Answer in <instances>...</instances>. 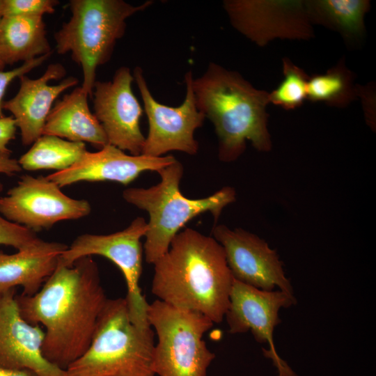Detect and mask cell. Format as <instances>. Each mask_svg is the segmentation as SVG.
<instances>
[{
  "label": "cell",
  "mask_w": 376,
  "mask_h": 376,
  "mask_svg": "<svg viewBox=\"0 0 376 376\" xmlns=\"http://www.w3.org/2000/svg\"><path fill=\"white\" fill-rule=\"evenodd\" d=\"M87 151L85 143L42 134L18 159L22 169L63 171L76 164Z\"/></svg>",
  "instance_id": "7402d4cb"
},
{
  "label": "cell",
  "mask_w": 376,
  "mask_h": 376,
  "mask_svg": "<svg viewBox=\"0 0 376 376\" xmlns=\"http://www.w3.org/2000/svg\"><path fill=\"white\" fill-rule=\"evenodd\" d=\"M59 3L56 0H3L2 17L41 16L52 14Z\"/></svg>",
  "instance_id": "484cf974"
},
{
  "label": "cell",
  "mask_w": 376,
  "mask_h": 376,
  "mask_svg": "<svg viewBox=\"0 0 376 376\" xmlns=\"http://www.w3.org/2000/svg\"><path fill=\"white\" fill-rule=\"evenodd\" d=\"M51 54H47L43 56L37 57L33 60L24 62L20 66L15 68L11 70L3 71L0 70V118H3V97L6 90L10 83L15 78L19 77L31 71L35 68L43 63L50 56Z\"/></svg>",
  "instance_id": "4316f807"
},
{
  "label": "cell",
  "mask_w": 376,
  "mask_h": 376,
  "mask_svg": "<svg viewBox=\"0 0 376 376\" xmlns=\"http://www.w3.org/2000/svg\"><path fill=\"white\" fill-rule=\"evenodd\" d=\"M147 320L157 336L152 359L155 375L207 376L216 357L203 340L212 320L159 299L148 304Z\"/></svg>",
  "instance_id": "52a82bcc"
},
{
  "label": "cell",
  "mask_w": 376,
  "mask_h": 376,
  "mask_svg": "<svg viewBox=\"0 0 376 376\" xmlns=\"http://www.w3.org/2000/svg\"><path fill=\"white\" fill-rule=\"evenodd\" d=\"M157 173L160 176L157 185L127 188L123 192L125 201L149 215L143 253L146 262L152 265L167 252L171 241L187 223L207 212L217 223L224 208L236 199L235 191L230 187L202 198L185 197L180 190L184 168L178 160Z\"/></svg>",
  "instance_id": "277c9868"
},
{
  "label": "cell",
  "mask_w": 376,
  "mask_h": 376,
  "mask_svg": "<svg viewBox=\"0 0 376 376\" xmlns=\"http://www.w3.org/2000/svg\"><path fill=\"white\" fill-rule=\"evenodd\" d=\"M133 6L123 0H71L72 16L55 33L57 53H71L82 69L81 88L92 96L97 68L109 61L118 40L125 32L126 20L152 4Z\"/></svg>",
  "instance_id": "8992f818"
},
{
  "label": "cell",
  "mask_w": 376,
  "mask_h": 376,
  "mask_svg": "<svg viewBox=\"0 0 376 376\" xmlns=\"http://www.w3.org/2000/svg\"><path fill=\"white\" fill-rule=\"evenodd\" d=\"M88 97L81 86L64 95L49 111L42 134L87 142L99 148L109 144L100 123L90 110Z\"/></svg>",
  "instance_id": "d6986e66"
},
{
  "label": "cell",
  "mask_w": 376,
  "mask_h": 376,
  "mask_svg": "<svg viewBox=\"0 0 376 376\" xmlns=\"http://www.w3.org/2000/svg\"><path fill=\"white\" fill-rule=\"evenodd\" d=\"M151 292L174 307L200 313L213 323L224 318L233 277L221 245L186 228L154 264Z\"/></svg>",
  "instance_id": "7a4b0ae2"
},
{
  "label": "cell",
  "mask_w": 376,
  "mask_h": 376,
  "mask_svg": "<svg viewBox=\"0 0 376 376\" xmlns=\"http://www.w3.org/2000/svg\"><path fill=\"white\" fill-rule=\"evenodd\" d=\"M133 77L140 92L148 118V131L141 155L162 157L171 151H180L194 155L198 150L195 131L201 127L205 118L196 106L192 89V72L185 75L186 95L178 107H170L157 102L152 96L143 75L137 66Z\"/></svg>",
  "instance_id": "9c48e42d"
},
{
  "label": "cell",
  "mask_w": 376,
  "mask_h": 376,
  "mask_svg": "<svg viewBox=\"0 0 376 376\" xmlns=\"http://www.w3.org/2000/svg\"><path fill=\"white\" fill-rule=\"evenodd\" d=\"M358 97V86L354 75L345 64L344 58L324 74L309 76L307 99L322 102L329 106L343 108Z\"/></svg>",
  "instance_id": "603a6c76"
},
{
  "label": "cell",
  "mask_w": 376,
  "mask_h": 376,
  "mask_svg": "<svg viewBox=\"0 0 376 376\" xmlns=\"http://www.w3.org/2000/svg\"><path fill=\"white\" fill-rule=\"evenodd\" d=\"M17 126L13 116L0 118V152H10L8 143L15 139Z\"/></svg>",
  "instance_id": "83f0119b"
},
{
  "label": "cell",
  "mask_w": 376,
  "mask_h": 376,
  "mask_svg": "<svg viewBox=\"0 0 376 376\" xmlns=\"http://www.w3.org/2000/svg\"><path fill=\"white\" fill-rule=\"evenodd\" d=\"M154 334L132 322L125 298L108 299L88 348L65 376H156Z\"/></svg>",
  "instance_id": "5b68a950"
},
{
  "label": "cell",
  "mask_w": 376,
  "mask_h": 376,
  "mask_svg": "<svg viewBox=\"0 0 376 376\" xmlns=\"http://www.w3.org/2000/svg\"><path fill=\"white\" fill-rule=\"evenodd\" d=\"M22 170L18 160L11 157V151L0 152V173L14 175Z\"/></svg>",
  "instance_id": "f1b7e54d"
},
{
  "label": "cell",
  "mask_w": 376,
  "mask_h": 376,
  "mask_svg": "<svg viewBox=\"0 0 376 376\" xmlns=\"http://www.w3.org/2000/svg\"><path fill=\"white\" fill-rule=\"evenodd\" d=\"M91 212L88 201L68 196L57 184L43 176L24 175L0 197L1 216L35 233L61 221L82 218Z\"/></svg>",
  "instance_id": "30bf717a"
},
{
  "label": "cell",
  "mask_w": 376,
  "mask_h": 376,
  "mask_svg": "<svg viewBox=\"0 0 376 376\" xmlns=\"http://www.w3.org/2000/svg\"><path fill=\"white\" fill-rule=\"evenodd\" d=\"M63 243L43 240L36 246L13 254L0 250V293L21 286L22 294L33 295L55 270Z\"/></svg>",
  "instance_id": "ac0fdd59"
},
{
  "label": "cell",
  "mask_w": 376,
  "mask_h": 376,
  "mask_svg": "<svg viewBox=\"0 0 376 376\" xmlns=\"http://www.w3.org/2000/svg\"><path fill=\"white\" fill-rule=\"evenodd\" d=\"M133 81L130 68L120 67L111 81H96L92 95L94 114L109 144L139 155L145 141L140 128L143 109L132 91Z\"/></svg>",
  "instance_id": "5bb4252c"
},
{
  "label": "cell",
  "mask_w": 376,
  "mask_h": 376,
  "mask_svg": "<svg viewBox=\"0 0 376 376\" xmlns=\"http://www.w3.org/2000/svg\"><path fill=\"white\" fill-rule=\"evenodd\" d=\"M192 89L198 109L214 127L220 161L237 160L247 141L259 152L272 150L266 111L269 92L256 88L239 72L213 62L201 77L193 78Z\"/></svg>",
  "instance_id": "3957f363"
},
{
  "label": "cell",
  "mask_w": 376,
  "mask_h": 376,
  "mask_svg": "<svg viewBox=\"0 0 376 376\" xmlns=\"http://www.w3.org/2000/svg\"><path fill=\"white\" fill-rule=\"evenodd\" d=\"M66 74L61 63L50 64L38 79L25 75L19 77V88L17 94L3 102V109L12 113L16 126L20 130L23 145L28 146L42 134L47 117L54 100L64 91L76 86L78 79L69 77L57 85H49L50 80L61 79Z\"/></svg>",
  "instance_id": "e0dca14e"
},
{
  "label": "cell",
  "mask_w": 376,
  "mask_h": 376,
  "mask_svg": "<svg viewBox=\"0 0 376 376\" xmlns=\"http://www.w3.org/2000/svg\"><path fill=\"white\" fill-rule=\"evenodd\" d=\"M41 16H4L0 19V56L5 65L26 62L51 54Z\"/></svg>",
  "instance_id": "ffe728a7"
},
{
  "label": "cell",
  "mask_w": 376,
  "mask_h": 376,
  "mask_svg": "<svg viewBox=\"0 0 376 376\" xmlns=\"http://www.w3.org/2000/svg\"><path fill=\"white\" fill-rule=\"evenodd\" d=\"M15 298L22 317L45 328L43 357L65 370L88 348L108 299L91 256L57 264L36 293Z\"/></svg>",
  "instance_id": "6da1fadb"
},
{
  "label": "cell",
  "mask_w": 376,
  "mask_h": 376,
  "mask_svg": "<svg viewBox=\"0 0 376 376\" xmlns=\"http://www.w3.org/2000/svg\"><path fill=\"white\" fill-rule=\"evenodd\" d=\"M282 67L283 79L269 93V102L286 110L295 109L307 99L309 76L288 58H283Z\"/></svg>",
  "instance_id": "cb8c5ba5"
},
{
  "label": "cell",
  "mask_w": 376,
  "mask_h": 376,
  "mask_svg": "<svg viewBox=\"0 0 376 376\" xmlns=\"http://www.w3.org/2000/svg\"><path fill=\"white\" fill-rule=\"evenodd\" d=\"M296 303L295 295L282 290H263L233 279L224 316L228 331L237 334L250 331L256 341L267 344L263 352L272 360L278 376H298L279 357L273 338L274 330L281 322L280 310Z\"/></svg>",
  "instance_id": "8fae6325"
},
{
  "label": "cell",
  "mask_w": 376,
  "mask_h": 376,
  "mask_svg": "<svg viewBox=\"0 0 376 376\" xmlns=\"http://www.w3.org/2000/svg\"><path fill=\"white\" fill-rule=\"evenodd\" d=\"M212 235L223 247L235 280L260 290L278 288L294 295L283 262L263 239L242 228L230 229L223 224L214 226Z\"/></svg>",
  "instance_id": "4fadbf2b"
},
{
  "label": "cell",
  "mask_w": 376,
  "mask_h": 376,
  "mask_svg": "<svg viewBox=\"0 0 376 376\" xmlns=\"http://www.w3.org/2000/svg\"><path fill=\"white\" fill-rule=\"evenodd\" d=\"M6 65L0 56V70H3Z\"/></svg>",
  "instance_id": "4dcf8cb0"
},
{
  "label": "cell",
  "mask_w": 376,
  "mask_h": 376,
  "mask_svg": "<svg viewBox=\"0 0 376 376\" xmlns=\"http://www.w3.org/2000/svg\"><path fill=\"white\" fill-rule=\"evenodd\" d=\"M147 230V221L139 217L118 232L109 235H81L61 254L58 261L59 265L71 266L81 258L97 255L113 262L125 280L127 295L125 298L130 319L141 327H150L147 320L148 303L139 285L143 259L141 239L145 237Z\"/></svg>",
  "instance_id": "ba28073f"
},
{
  "label": "cell",
  "mask_w": 376,
  "mask_h": 376,
  "mask_svg": "<svg viewBox=\"0 0 376 376\" xmlns=\"http://www.w3.org/2000/svg\"><path fill=\"white\" fill-rule=\"evenodd\" d=\"M223 6L232 26L260 47L272 40H308L313 29L305 1L226 0Z\"/></svg>",
  "instance_id": "7c38bea8"
},
{
  "label": "cell",
  "mask_w": 376,
  "mask_h": 376,
  "mask_svg": "<svg viewBox=\"0 0 376 376\" xmlns=\"http://www.w3.org/2000/svg\"><path fill=\"white\" fill-rule=\"evenodd\" d=\"M15 288L0 293V366L29 370L37 376H65L42 355L45 331L21 315Z\"/></svg>",
  "instance_id": "9a60e30c"
},
{
  "label": "cell",
  "mask_w": 376,
  "mask_h": 376,
  "mask_svg": "<svg viewBox=\"0 0 376 376\" xmlns=\"http://www.w3.org/2000/svg\"><path fill=\"white\" fill-rule=\"evenodd\" d=\"M177 159L173 155H132L107 144L97 152L86 151L70 168L46 176L60 187L81 181H111L127 185L146 171H157Z\"/></svg>",
  "instance_id": "2e32d148"
},
{
  "label": "cell",
  "mask_w": 376,
  "mask_h": 376,
  "mask_svg": "<svg viewBox=\"0 0 376 376\" xmlns=\"http://www.w3.org/2000/svg\"><path fill=\"white\" fill-rule=\"evenodd\" d=\"M2 3L3 0H0V19L2 17Z\"/></svg>",
  "instance_id": "1f68e13d"
},
{
  "label": "cell",
  "mask_w": 376,
  "mask_h": 376,
  "mask_svg": "<svg viewBox=\"0 0 376 376\" xmlns=\"http://www.w3.org/2000/svg\"><path fill=\"white\" fill-rule=\"evenodd\" d=\"M0 376H37L29 370H10L0 366Z\"/></svg>",
  "instance_id": "f546056e"
},
{
  "label": "cell",
  "mask_w": 376,
  "mask_h": 376,
  "mask_svg": "<svg viewBox=\"0 0 376 376\" xmlns=\"http://www.w3.org/2000/svg\"><path fill=\"white\" fill-rule=\"evenodd\" d=\"M3 189V185L0 182V195ZM42 240L35 232L10 221L0 214V244L21 251L33 247Z\"/></svg>",
  "instance_id": "d4e9b609"
},
{
  "label": "cell",
  "mask_w": 376,
  "mask_h": 376,
  "mask_svg": "<svg viewBox=\"0 0 376 376\" xmlns=\"http://www.w3.org/2000/svg\"><path fill=\"white\" fill-rule=\"evenodd\" d=\"M311 24L338 32L350 44H360L366 35L364 17L370 9L367 0L305 1Z\"/></svg>",
  "instance_id": "44dd1931"
}]
</instances>
